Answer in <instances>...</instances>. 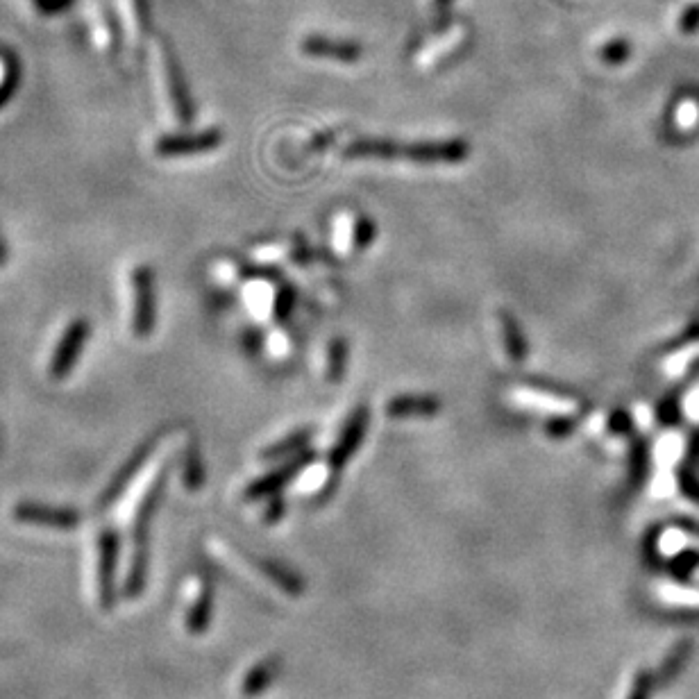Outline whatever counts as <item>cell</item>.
Returning <instances> with one entry per match:
<instances>
[{
  "label": "cell",
  "mask_w": 699,
  "mask_h": 699,
  "mask_svg": "<svg viewBox=\"0 0 699 699\" xmlns=\"http://www.w3.org/2000/svg\"><path fill=\"white\" fill-rule=\"evenodd\" d=\"M148 66H150V80H153L159 103H162L164 112L178 128H184L193 121V103L184 84L182 71L178 62H175L173 50L168 48L164 39H155L148 48Z\"/></svg>",
  "instance_id": "6da1fadb"
},
{
  "label": "cell",
  "mask_w": 699,
  "mask_h": 699,
  "mask_svg": "<svg viewBox=\"0 0 699 699\" xmlns=\"http://www.w3.org/2000/svg\"><path fill=\"white\" fill-rule=\"evenodd\" d=\"M466 141H432V143H400L384 139H359L345 148V157H375V159H393L407 157L418 164H439V162H463L468 157Z\"/></svg>",
  "instance_id": "7a4b0ae2"
},
{
  "label": "cell",
  "mask_w": 699,
  "mask_h": 699,
  "mask_svg": "<svg viewBox=\"0 0 699 699\" xmlns=\"http://www.w3.org/2000/svg\"><path fill=\"white\" fill-rule=\"evenodd\" d=\"M130 284V330L137 339H148L157 323V286L155 271L146 264L134 266Z\"/></svg>",
  "instance_id": "3957f363"
},
{
  "label": "cell",
  "mask_w": 699,
  "mask_h": 699,
  "mask_svg": "<svg viewBox=\"0 0 699 699\" xmlns=\"http://www.w3.org/2000/svg\"><path fill=\"white\" fill-rule=\"evenodd\" d=\"M89 334L91 325L87 318H75L64 327V332L60 339H57L53 355H50L48 361V375L53 377V380H64L75 368L84 352V345L89 341Z\"/></svg>",
  "instance_id": "277c9868"
},
{
  "label": "cell",
  "mask_w": 699,
  "mask_h": 699,
  "mask_svg": "<svg viewBox=\"0 0 699 699\" xmlns=\"http://www.w3.org/2000/svg\"><path fill=\"white\" fill-rule=\"evenodd\" d=\"M223 143V134L216 128L202 130V132H171L159 137L155 143V155L157 157H189L216 150Z\"/></svg>",
  "instance_id": "5b68a950"
},
{
  "label": "cell",
  "mask_w": 699,
  "mask_h": 699,
  "mask_svg": "<svg viewBox=\"0 0 699 699\" xmlns=\"http://www.w3.org/2000/svg\"><path fill=\"white\" fill-rule=\"evenodd\" d=\"M87 23L96 50L112 55L119 46V37H123L114 7H109L105 0H87Z\"/></svg>",
  "instance_id": "8992f818"
},
{
  "label": "cell",
  "mask_w": 699,
  "mask_h": 699,
  "mask_svg": "<svg viewBox=\"0 0 699 699\" xmlns=\"http://www.w3.org/2000/svg\"><path fill=\"white\" fill-rule=\"evenodd\" d=\"M116 19L121 25V35L130 46H139L150 32L148 0H114Z\"/></svg>",
  "instance_id": "52a82bcc"
},
{
  "label": "cell",
  "mask_w": 699,
  "mask_h": 699,
  "mask_svg": "<svg viewBox=\"0 0 699 699\" xmlns=\"http://www.w3.org/2000/svg\"><path fill=\"white\" fill-rule=\"evenodd\" d=\"M14 518L21 522H30V525H46V527H57V529H71L80 522L78 513L71 509L46 507V504H35V502L16 504Z\"/></svg>",
  "instance_id": "ba28073f"
},
{
  "label": "cell",
  "mask_w": 699,
  "mask_h": 699,
  "mask_svg": "<svg viewBox=\"0 0 699 699\" xmlns=\"http://www.w3.org/2000/svg\"><path fill=\"white\" fill-rule=\"evenodd\" d=\"M366 425H368V411L366 407H359L355 414L350 416L348 423H345L339 443L330 450V466L334 470L343 468L345 463L350 461L352 454H355V450L361 445V439H364L366 434Z\"/></svg>",
  "instance_id": "9c48e42d"
},
{
  "label": "cell",
  "mask_w": 699,
  "mask_h": 699,
  "mask_svg": "<svg viewBox=\"0 0 699 699\" xmlns=\"http://www.w3.org/2000/svg\"><path fill=\"white\" fill-rule=\"evenodd\" d=\"M311 461V454H300V457L296 459H291L289 463H284L282 468H277L275 473H271L268 477L264 479H257L255 484H252L248 491H246V498L248 500H259V498H264V495H271V493H277L280 491L282 486H286L291 482L293 477H296L302 468L307 466V463Z\"/></svg>",
  "instance_id": "30bf717a"
},
{
  "label": "cell",
  "mask_w": 699,
  "mask_h": 699,
  "mask_svg": "<svg viewBox=\"0 0 699 699\" xmlns=\"http://www.w3.org/2000/svg\"><path fill=\"white\" fill-rule=\"evenodd\" d=\"M302 50L311 57H320V60H336V62H359L361 50L359 44H348V41H332L325 37H307Z\"/></svg>",
  "instance_id": "8fae6325"
},
{
  "label": "cell",
  "mask_w": 699,
  "mask_h": 699,
  "mask_svg": "<svg viewBox=\"0 0 699 699\" xmlns=\"http://www.w3.org/2000/svg\"><path fill=\"white\" fill-rule=\"evenodd\" d=\"M441 411V402L434 395H400L386 404V414L391 418L409 416H434Z\"/></svg>",
  "instance_id": "7c38bea8"
},
{
  "label": "cell",
  "mask_w": 699,
  "mask_h": 699,
  "mask_svg": "<svg viewBox=\"0 0 699 699\" xmlns=\"http://www.w3.org/2000/svg\"><path fill=\"white\" fill-rule=\"evenodd\" d=\"M693 650H695L693 640H679V643L668 652V656H665L663 663L659 665V670H656V684L670 686L672 681H677L681 672L686 670L690 656H693Z\"/></svg>",
  "instance_id": "4fadbf2b"
},
{
  "label": "cell",
  "mask_w": 699,
  "mask_h": 699,
  "mask_svg": "<svg viewBox=\"0 0 699 699\" xmlns=\"http://www.w3.org/2000/svg\"><path fill=\"white\" fill-rule=\"evenodd\" d=\"M280 668H282V661L275 659V656H273V659H268L264 663L255 665V668L248 672L246 681H243V686H241L243 693H246L248 697L259 695L261 690H266L268 686L273 684L275 677H277V672H280Z\"/></svg>",
  "instance_id": "5bb4252c"
},
{
  "label": "cell",
  "mask_w": 699,
  "mask_h": 699,
  "mask_svg": "<svg viewBox=\"0 0 699 699\" xmlns=\"http://www.w3.org/2000/svg\"><path fill=\"white\" fill-rule=\"evenodd\" d=\"M259 568L264 570V575L275 581L277 586L282 588V591H286L289 595H300L302 591H305V584H302V579L296 575V572H291L289 568H284L282 563H277V561H259Z\"/></svg>",
  "instance_id": "9a60e30c"
},
{
  "label": "cell",
  "mask_w": 699,
  "mask_h": 699,
  "mask_svg": "<svg viewBox=\"0 0 699 699\" xmlns=\"http://www.w3.org/2000/svg\"><path fill=\"white\" fill-rule=\"evenodd\" d=\"M500 325H502V336H504V348H507V355L513 361L525 359L527 341H525V336H522L516 320H513L507 311H500Z\"/></svg>",
  "instance_id": "2e32d148"
},
{
  "label": "cell",
  "mask_w": 699,
  "mask_h": 699,
  "mask_svg": "<svg viewBox=\"0 0 699 699\" xmlns=\"http://www.w3.org/2000/svg\"><path fill=\"white\" fill-rule=\"evenodd\" d=\"M19 87V64L10 53H0V109L10 103Z\"/></svg>",
  "instance_id": "e0dca14e"
},
{
  "label": "cell",
  "mask_w": 699,
  "mask_h": 699,
  "mask_svg": "<svg viewBox=\"0 0 699 699\" xmlns=\"http://www.w3.org/2000/svg\"><path fill=\"white\" fill-rule=\"evenodd\" d=\"M116 566V541L112 534L100 536V586H103L105 600L112 591V575Z\"/></svg>",
  "instance_id": "ac0fdd59"
},
{
  "label": "cell",
  "mask_w": 699,
  "mask_h": 699,
  "mask_svg": "<svg viewBox=\"0 0 699 699\" xmlns=\"http://www.w3.org/2000/svg\"><path fill=\"white\" fill-rule=\"evenodd\" d=\"M209 613H212V588H209L207 584H202L198 600H196V604H193V609L189 611V620H187L189 629L196 631V634H200L202 629H207Z\"/></svg>",
  "instance_id": "d6986e66"
},
{
  "label": "cell",
  "mask_w": 699,
  "mask_h": 699,
  "mask_svg": "<svg viewBox=\"0 0 699 699\" xmlns=\"http://www.w3.org/2000/svg\"><path fill=\"white\" fill-rule=\"evenodd\" d=\"M311 432L309 429H300V432H293L291 436H286L284 441L271 445V448L264 450V459H280V457H291L298 450H302L309 441Z\"/></svg>",
  "instance_id": "ffe728a7"
},
{
  "label": "cell",
  "mask_w": 699,
  "mask_h": 699,
  "mask_svg": "<svg viewBox=\"0 0 699 699\" xmlns=\"http://www.w3.org/2000/svg\"><path fill=\"white\" fill-rule=\"evenodd\" d=\"M182 479H184V486L193 488V491H196V488H200L202 479H205V475H202V461H200V454H198L196 445H189V448L184 450Z\"/></svg>",
  "instance_id": "44dd1931"
},
{
  "label": "cell",
  "mask_w": 699,
  "mask_h": 699,
  "mask_svg": "<svg viewBox=\"0 0 699 699\" xmlns=\"http://www.w3.org/2000/svg\"><path fill=\"white\" fill-rule=\"evenodd\" d=\"M345 357H348V345L343 339H334L330 343V352H327V377L332 382H339L345 368Z\"/></svg>",
  "instance_id": "7402d4cb"
},
{
  "label": "cell",
  "mask_w": 699,
  "mask_h": 699,
  "mask_svg": "<svg viewBox=\"0 0 699 699\" xmlns=\"http://www.w3.org/2000/svg\"><path fill=\"white\" fill-rule=\"evenodd\" d=\"M695 568H699V552H684V554H679L675 561H672L670 572L679 581H688Z\"/></svg>",
  "instance_id": "603a6c76"
},
{
  "label": "cell",
  "mask_w": 699,
  "mask_h": 699,
  "mask_svg": "<svg viewBox=\"0 0 699 699\" xmlns=\"http://www.w3.org/2000/svg\"><path fill=\"white\" fill-rule=\"evenodd\" d=\"M654 684H656V677L652 672L640 670L634 679V684H631V693L627 699H652Z\"/></svg>",
  "instance_id": "cb8c5ba5"
},
{
  "label": "cell",
  "mask_w": 699,
  "mask_h": 699,
  "mask_svg": "<svg viewBox=\"0 0 699 699\" xmlns=\"http://www.w3.org/2000/svg\"><path fill=\"white\" fill-rule=\"evenodd\" d=\"M645 466H647L645 445H636V448H634V457H631V482L638 484L640 479L645 477Z\"/></svg>",
  "instance_id": "d4e9b609"
},
{
  "label": "cell",
  "mask_w": 699,
  "mask_h": 699,
  "mask_svg": "<svg viewBox=\"0 0 699 699\" xmlns=\"http://www.w3.org/2000/svg\"><path fill=\"white\" fill-rule=\"evenodd\" d=\"M627 53H629V48H627L625 41H613V44H606L600 50L604 62H622V60H627Z\"/></svg>",
  "instance_id": "484cf974"
},
{
  "label": "cell",
  "mask_w": 699,
  "mask_h": 699,
  "mask_svg": "<svg viewBox=\"0 0 699 699\" xmlns=\"http://www.w3.org/2000/svg\"><path fill=\"white\" fill-rule=\"evenodd\" d=\"M291 302H293V293L289 289H284L275 300V316L286 318V314H289V309H291Z\"/></svg>",
  "instance_id": "4316f807"
},
{
  "label": "cell",
  "mask_w": 699,
  "mask_h": 699,
  "mask_svg": "<svg viewBox=\"0 0 699 699\" xmlns=\"http://www.w3.org/2000/svg\"><path fill=\"white\" fill-rule=\"evenodd\" d=\"M370 241H373V223L364 218V221L357 223V243L364 248Z\"/></svg>",
  "instance_id": "83f0119b"
},
{
  "label": "cell",
  "mask_w": 699,
  "mask_h": 699,
  "mask_svg": "<svg viewBox=\"0 0 699 699\" xmlns=\"http://www.w3.org/2000/svg\"><path fill=\"white\" fill-rule=\"evenodd\" d=\"M681 488H684L686 495H690V498L699 502V484H695L693 477H688V473H684V477H681Z\"/></svg>",
  "instance_id": "f1b7e54d"
},
{
  "label": "cell",
  "mask_w": 699,
  "mask_h": 699,
  "mask_svg": "<svg viewBox=\"0 0 699 699\" xmlns=\"http://www.w3.org/2000/svg\"><path fill=\"white\" fill-rule=\"evenodd\" d=\"M572 429V423L570 420H561V423H557V420H552L550 425H547V432L554 434V436H563V434H568Z\"/></svg>",
  "instance_id": "f546056e"
},
{
  "label": "cell",
  "mask_w": 699,
  "mask_h": 699,
  "mask_svg": "<svg viewBox=\"0 0 699 699\" xmlns=\"http://www.w3.org/2000/svg\"><path fill=\"white\" fill-rule=\"evenodd\" d=\"M284 516V502L282 500H275L271 507H268V516H266V522H275V520H280Z\"/></svg>",
  "instance_id": "4dcf8cb0"
},
{
  "label": "cell",
  "mask_w": 699,
  "mask_h": 699,
  "mask_svg": "<svg viewBox=\"0 0 699 699\" xmlns=\"http://www.w3.org/2000/svg\"><path fill=\"white\" fill-rule=\"evenodd\" d=\"M611 429H613V432H627V429H629L627 414H613Z\"/></svg>",
  "instance_id": "1f68e13d"
},
{
  "label": "cell",
  "mask_w": 699,
  "mask_h": 699,
  "mask_svg": "<svg viewBox=\"0 0 699 699\" xmlns=\"http://www.w3.org/2000/svg\"><path fill=\"white\" fill-rule=\"evenodd\" d=\"M7 261H10V250H7L5 241H3V234H0V268H3Z\"/></svg>",
  "instance_id": "d6a6232c"
},
{
  "label": "cell",
  "mask_w": 699,
  "mask_h": 699,
  "mask_svg": "<svg viewBox=\"0 0 699 699\" xmlns=\"http://www.w3.org/2000/svg\"><path fill=\"white\" fill-rule=\"evenodd\" d=\"M434 3H436V10H443V7H448L450 0H434Z\"/></svg>",
  "instance_id": "836d02e7"
}]
</instances>
